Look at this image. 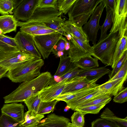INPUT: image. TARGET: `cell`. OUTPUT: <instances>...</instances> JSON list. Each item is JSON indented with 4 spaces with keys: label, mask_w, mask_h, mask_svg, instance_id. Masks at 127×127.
Masks as SVG:
<instances>
[{
    "label": "cell",
    "mask_w": 127,
    "mask_h": 127,
    "mask_svg": "<svg viewBox=\"0 0 127 127\" xmlns=\"http://www.w3.org/2000/svg\"><path fill=\"white\" fill-rule=\"evenodd\" d=\"M52 78L50 73L46 71L32 79L22 82L15 90L3 97L4 103L24 102L49 85Z\"/></svg>",
    "instance_id": "obj_1"
},
{
    "label": "cell",
    "mask_w": 127,
    "mask_h": 127,
    "mask_svg": "<svg viewBox=\"0 0 127 127\" xmlns=\"http://www.w3.org/2000/svg\"><path fill=\"white\" fill-rule=\"evenodd\" d=\"M44 64V61L41 59L25 62L9 70L5 77L14 83L29 81L39 75Z\"/></svg>",
    "instance_id": "obj_2"
},
{
    "label": "cell",
    "mask_w": 127,
    "mask_h": 127,
    "mask_svg": "<svg viewBox=\"0 0 127 127\" xmlns=\"http://www.w3.org/2000/svg\"><path fill=\"white\" fill-rule=\"evenodd\" d=\"M120 36L119 32H111L103 40L92 46V56L106 66H112L117 43Z\"/></svg>",
    "instance_id": "obj_3"
},
{
    "label": "cell",
    "mask_w": 127,
    "mask_h": 127,
    "mask_svg": "<svg viewBox=\"0 0 127 127\" xmlns=\"http://www.w3.org/2000/svg\"><path fill=\"white\" fill-rule=\"evenodd\" d=\"M62 13L58 9L52 8H37L31 18L27 21H18L17 27L44 24L60 19Z\"/></svg>",
    "instance_id": "obj_4"
},
{
    "label": "cell",
    "mask_w": 127,
    "mask_h": 127,
    "mask_svg": "<svg viewBox=\"0 0 127 127\" xmlns=\"http://www.w3.org/2000/svg\"><path fill=\"white\" fill-rule=\"evenodd\" d=\"M127 0H116L113 14L112 26L111 32H119L120 36L127 32Z\"/></svg>",
    "instance_id": "obj_5"
},
{
    "label": "cell",
    "mask_w": 127,
    "mask_h": 127,
    "mask_svg": "<svg viewBox=\"0 0 127 127\" xmlns=\"http://www.w3.org/2000/svg\"><path fill=\"white\" fill-rule=\"evenodd\" d=\"M60 32L33 36L35 46L43 59L48 58L54 46L63 36Z\"/></svg>",
    "instance_id": "obj_6"
},
{
    "label": "cell",
    "mask_w": 127,
    "mask_h": 127,
    "mask_svg": "<svg viewBox=\"0 0 127 127\" xmlns=\"http://www.w3.org/2000/svg\"><path fill=\"white\" fill-rule=\"evenodd\" d=\"M105 6L103 0H102L95 8L89 20L82 28L89 41H91L93 45L96 44L97 33L100 26L99 20Z\"/></svg>",
    "instance_id": "obj_7"
},
{
    "label": "cell",
    "mask_w": 127,
    "mask_h": 127,
    "mask_svg": "<svg viewBox=\"0 0 127 127\" xmlns=\"http://www.w3.org/2000/svg\"><path fill=\"white\" fill-rule=\"evenodd\" d=\"M35 59H37L33 55L20 50L4 51L0 50V65L9 70L22 63Z\"/></svg>",
    "instance_id": "obj_8"
},
{
    "label": "cell",
    "mask_w": 127,
    "mask_h": 127,
    "mask_svg": "<svg viewBox=\"0 0 127 127\" xmlns=\"http://www.w3.org/2000/svg\"><path fill=\"white\" fill-rule=\"evenodd\" d=\"M70 34L72 39L68 41L70 47L68 55L71 62L75 63L82 58L92 55V47L89 44Z\"/></svg>",
    "instance_id": "obj_9"
},
{
    "label": "cell",
    "mask_w": 127,
    "mask_h": 127,
    "mask_svg": "<svg viewBox=\"0 0 127 127\" xmlns=\"http://www.w3.org/2000/svg\"><path fill=\"white\" fill-rule=\"evenodd\" d=\"M14 38L22 52L33 55L37 59H41V56L35 46L33 35L20 31Z\"/></svg>",
    "instance_id": "obj_10"
},
{
    "label": "cell",
    "mask_w": 127,
    "mask_h": 127,
    "mask_svg": "<svg viewBox=\"0 0 127 127\" xmlns=\"http://www.w3.org/2000/svg\"><path fill=\"white\" fill-rule=\"evenodd\" d=\"M102 0H76L68 15L69 21L81 15L88 13L94 10Z\"/></svg>",
    "instance_id": "obj_11"
},
{
    "label": "cell",
    "mask_w": 127,
    "mask_h": 127,
    "mask_svg": "<svg viewBox=\"0 0 127 127\" xmlns=\"http://www.w3.org/2000/svg\"><path fill=\"white\" fill-rule=\"evenodd\" d=\"M38 0H23L13 13L17 20L26 21L29 20L37 8Z\"/></svg>",
    "instance_id": "obj_12"
},
{
    "label": "cell",
    "mask_w": 127,
    "mask_h": 127,
    "mask_svg": "<svg viewBox=\"0 0 127 127\" xmlns=\"http://www.w3.org/2000/svg\"><path fill=\"white\" fill-rule=\"evenodd\" d=\"M69 81L67 79L62 80L43 88L38 93L42 101L47 102L55 99L61 93Z\"/></svg>",
    "instance_id": "obj_13"
},
{
    "label": "cell",
    "mask_w": 127,
    "mask_h": 127,
    "mask_svg": "<svg viewBox=\"0 0 127 127\" xmlns=\"http://www.w3.org/2000/svg\"><path fill=\"white\" fill-rule=\"evenodd\" d=\"M99 79H90L86 76H76L68 81L59 95L74 92L96 84Z\"/></svg>",
    "instance_id": "obj_14"
},
{
    "label": "cell",
    "mask_w": 127,
    "mask_h": 127,
    "mask_svg": "<svg viewBox=\"0 0 127 127\" xmlns=\"http://www.w3.org/2000/svg\"><path fill=\"white\" fill-rule=\"evenodd\" d=\"M2 114L6 115L19 123L24 120V106L21 103H7L1 109Z\"/></svg>",
    "instance_id": "obj_15"
},
{
    "label": "cell",
    "mask_w": 127,
    "mask_h": 127,
    "mask_svg": "<svg viewBox=\"0 0 127 127\" xmlns=\"http://www.w3.org/2000/svg\"><path fill=\"white\" fill-rule=\"evenodd\" d=\"M127 78V75L121 78L108 81L99 85V88L104 94L115 96L125 88L124 86V84Z\"/></svg>",
    "instance_id": "obj_16"
},
{
    "label": "cell",
    "mask_w": 127,
    "mask_h": 127,
    "mask_svg": "<svg viewBox=\"0 0 127 127\" xmlns=\"http://www.w3.org/2000/svg\"><path fill=\"white\" fill-rule=\"evenodd\" d=\"M70 120L64 116L51 113L35 127H67Z\"/></svg>",
    "instance_id": "obj_17"
},
{
    "label": "cell",
    "mask_w": 127,
    "mask_h": 127,
    "mask_svg": "<svg viewBox=\"0 0 127 127\" xmlns=\"http://www.w3.org/2000/svg\"><path fill=\"white\" fill-rule=\"evenodd\" d=\"M64 33L66 34H71L84 42L89 44L87 37L82 28L69 20L65 21L60 25Z\"/></svg>",
    "instance_id": "obj_18"
},
{
    "label": "cell",
    "mask_w": 127,
    "mask_h": 127,
    "mask_svg": "<svg viewBox=\"0 0 127 127\" xmlns=\"http://www.w3.org/2000/svg\"><path fill=\"white\" fill-rule=\"evenodd\" d=\"M99 85L95 84L74 92L58 96L55 99L66 102L78 98L93 92Z\"/></svg>",
    "instance_id": "obj_19"
},
{
    "label": "cell",
    "mask_w": 127,
    "mask_h": 127,
    "mask_svg": "<svg viewBox=\"0 0 127 127\" xmlns=\"http://www.w3.org/2000/svg\"><path fill=\"white\" fill-rule=\"evenodd\" d=\"M127 32L123 33L117 43L113 58L111 67L113 68L127 50Z\"/></svg>",
    "instance_id": "obj_20"
},
{
    "label": "cell",
    "mask_w": 127,
    "mask_h": 127,
    "mask_svg": "<svg viewBox=\"0 0 127 127\" xmlns=\"http://www.w3.org/2000/svg\"><path fill=\"white\" fill-rule=\"evenodd\" d=\"M17 21L13 15H7L0 16V29L4 34L12 31L16 32Z\"/></svg>",
    "instance_id": "obj_21"
},
{
    "label": "cell",
    "mask_w": 127,
    "mask_h": 127,
    "mask_svg": "<svg viewBox=\"0 0 127 127\" xmlns=\"http://www.w3.org/2000/svg\"><path fill=\"white\" fill-rule=\"evenodd\" d=\"M103 94H104L99 89L98 86V88L92 92L81 98L72 100L66 102V106L70 109L75 111L76 108L81 105Z\"/></svg>",
    "instance_id": "obj_22"
},
{
    "label": "cell",
    "mask_w": 127,
    "mask_h": 127,
    "mask_svg": "<svg viewBox=\"0 0 127 127\" xmlns=\"http://www.w3.org/2000/svg\"><path fill=\"white\" fill-rule=\"evenodd\" d=\"M24 102L28 108L30 115L33 117L37 115L43 103L38 93L30 97Z\"/></svg>",
    "instance_id": "obj_23"
},
{
    "label": "cell",
    "mask_w": 127,
    "mask_h": 127,
    "mask_svg": "<svg viewBox=\"0 0 127 127\" xmlns=\"http://www.w3.org/2000/svg\"><path fill=\"white\" fill-rule=\"evenodd\" d=\"M111 71L106 66L94 68L82 69L77 76H86L91 79L99 78L107 74H109Z\"/></svg>",
    "instance_id": "obj_24"
},
{
    "label": "cell",
    "mask_w": 127,
    "mask_h": 127,
    "mask_svg": "<svg viewBox=\"0 0 127 127\" xmlns=\"http://www.w3.org/2000/svg\"><path fill=\"white\" fill-rule=\"evenodd\" d=\"M100 117L109 121L119 127H127V117L124 118L118 117L108 107L103 110Z\"/></svg>",
    "instance_id": "obj_25"
},
{
    "label": "cell",
    "mask_w": 127,
    "mask_h": 127,
    "mask_svg": "<svg viewBox=\"0 0 127 127\" xmlns=\"http://www.w3.org/2000/svg\"><path fill=\"white\" fill-rule=\"evenodd\" d=\"M60 58L59 65L54 74L59 77L76 66L74 63L70 61V58L67 55L62 56Z\"/></svg>",
    "instance_id": "obj_26"
},
{
    "label": "cell",
    "mask_w": 127,
    "mask_h": 127,
    "mask_svg": "<svg viewBox=\"0 0 127 127\" xmlns=\"http://www.w3.org/2000/svg\"><path fill=\"white\" fill-rule=\"evenodd\" d=\"M0 50L4 51L20 50L14 38L0 34Z\"/></svg>",
    "instance_id": "obj_27"
},
{
    "label": "cell",
    "mask_w": 127,
    "mask_h": 127,
    "mask_svg": "<svg viewBox=\"0 0 127 127\" xmlns=\"http://www.w3.org/2000/svg\"><path fill=\"white\" fill-rule=\"evenodd\" d=\"M106 16L103 24L100 26L101 30L100 37L98 41L104 39L107 36V32L110 27L112 23L113 12L112 10L107 6H105Z\"/></svg>",
    "instance_id": "obj_28"
},
{
    "label": "cell",
    "mask_w": 127,
    "mask_h": 127,
    "mask_svg": "<svg viewBox=\"0 0 127 127\" xmlns=\"http://www.w3.org/2000/svg\"><path fill=\"white\" fill-rule=\"evenodd\" d=\"M98 60L96 58H93L90 56L82 58L74 63L76 66L84 69L98 67L99 66Z\"/></svg>",
    "instance_id": "obj_29"
},
{
    "label": "cell",
    "mask_w": 127,
    "mask_h": 127,
    "mask_svg": "<svg viewBox=\"0 0 127 127\" xmlns=\"http://www.w3.org/2000/svg\"><path fill=\"white\" fill-rule=\"evenodd\" d=\"M44 117L43 115H37L35 117L31 116L27 111L24 114V120L20 123L19 127H35Z\"/></svg>",
    "instance_id": "obj_30"
},
{
    "label": "cell",
    "mask_w": 127,
    "mask_h": 127,
    "mask_svg": "<svg viewBox=\"0 0 127 127\" xmlns=\"http://www.w3.org/2000/svg\"><path fill=\"white\" fill-rule=\"evenodd\" d=\"M112 96L110 95L103 94L81 105L76 109L90 105H97L104 103L107 102L109 103L112 99Z\"/></svg>",
    "instance_id": "obj_31"
},
{
    "label": "cell",
    "mask_w": 127,
    "mask_h": 127,
    "mask_svg": "<svg viewBox=\"0 0 127 127\" xmlns=\"http://www.w3.org/2000/svg\"><path fill=\"white\" fill-rule=\"evenodd\" d=\"M107 102L104 103L97 105H92L78 108L75 111H79L82 112L85 115L86 114H97L105 105L108 103Z\"/></svg>",
    "instance_id": "obj_32"
},
{
    "label": "cell",
    "mask_w": 127,
    "mask_h": 127,
    "mask_svg": "<svg viewBox=\"0 0 127 127\" xmlns=\"http://www.w3.org/2000/svg\"><path fill=\"white\" fill-rule=\"evenodd\" d=\"M66 38L63 36L54 46L52 52L57 57L67 55L68 54L65 51Z\"/></svg>",
    "instance_id": "obj_33"
},
{
    "label": "cell",
    "mask_w": 127,
    "mask_h": 127,
    "mask_svg": "<svg viewBox=\"0 0 127 127\" xmlns=\"http://www.w3.org/2000/svg\"><path fill=\"white\" fill-rule=\"evenodd\" d=\"M14 9L13 0H0V14L1 15L12 14Z\"/></svg>",
    "instance_id": "obj_34"
},
{
    "label": "cell",
    "mask_w": 127,
    "mask_h": 127,
    "mask_svg": "<svg viewBox=\"0 0 127 127\" xmlns=\"http://www.w3.org/2000/svg\"><path fill=\"white\" fill-rule=\"evenodd\" d=\"M76 0H58V10L62 14H66Z\"/></svg>",
    "instance_id": "obj_35"
},
{
    "label": "cell",
    "mask_w": 127,
    "mask_h": 127,
    "mask_svg": "<svg viewBox=\"0 0 127 127\" xmlns=\"http://www.w3.org/2000/svg\"><path fill=\"white\" fill-rule=\"evenodd\" d=\"M20 123L3 114L0 116V127H20Z\"/></svg>",
    "instance_id": "obj_36"
},
{
    "label": "cell",
    "mask_w": 127,
    "mask_h": 127,
    "mask_svg": "<svg viewBox=\"0 0 127 127\" xmlns=\"http://www.w3.org/2000/svg\"><path fill=\"white\" fill-rule=\"evenodd\" d=\"M76 111L71 117L72 124L77 127H83L85 123V115L80 111Z\"/></svg>",
    "instance_id": "obj_37"
},
{
    "label": "cell",
    "mask_w": 127,
    "mask_h": 127,
    "mask_svg": "<svg viewBox=\"0 0 127 127\" xmlns=\"http://www.w3.org/2000/svg\"><path fill=\"white\" fill-rule=\"evenodd\" d=\"M59 100L55 99L50 102H43L42 105L37 115H43L48 114L52 111Z\"/></svg>",
    "instance_id": "obj_38"
},
{
    "label": "cell",
    "mask_w": 127,
    "mask_h": 127,
    "mask_svg": "<svg viewBox=\"0 0 127 127\" xmlns=\"http://www.w3.org/2000/svg\"><path fill=\"white\" fill-rule=\"evenodd\" d=\"M91 127H119L103 118H98L93 121Z\"/></svg>",
    "instance_id": "obj_39"
},
{
    "label": "cell",
    "mask_w": 127,
    "mask_h": 127,
    "mask_svg": "<svg viewBox=\"0 0 127 127\" xmlns=\"http://www.w3.org/2000/svg\"><path fill=\"white\" fill-rule=\"evenodd\" d=\"M37 8L58 9V0H38Z\"/></svg>",
    "instance_id": "obj_40"
},
{
    "label": "cell",
    "mask_w": 127,
    "mask_h": 127,
    "mask_svg": "<svg viewBox=\"0 0 127 127\" xmlns=\"http://www.w3.org/2000/svg\"><path fill=\"white\" fill-rule=\"evenodd\" d=\"M94 10L88 13L76 17L70 21L74 23L79 27L82 28V26L87 22L89 18L91 16Z\"/></svg>",
    "instance_id": "obj_41"
},
{
    "label": "cell",
    "mask_w": 127,
    "mask_h": 127,
    "mask_svg": "<svg viewBox=\"0 0 127 127\" xmlns=\"http://www.w3.org/2000/svg\"><path fill=\"white\" fill-rule=\"evenodd\" d=\"M127 60V50L126 51L124 55L118 62L112 71L109 74V80L111 79L121 69L125 62Z\"/></svg>",
    "instance_id": "obj_42"
},
{
    "label": "cell",
    "mask_w": 127,
    "mask_h": 127,
    "mask_svg": "<svg viewBox=\"0 0 127 127\" xmlns=\"http://www.w3.org/2000/svg\"><path fill=\"white\" fill-rule=\"evenodd\" d=\"M20 27V31L27 34L40 29H50L47 27L44 24L23 26Z\"/></svg>",
    "instance_id": "obj_43"
},
{
    "label": "cell",
    "mask_w": 127,
    "mask_h": 127,
    "mask_svg": "<svg viewBox=\"0 0 127 127\" xmlns=\"http://www.w3.org/2000/svg\"><path fill=\"white\" fill-rule=\"evenodd\" d=\"M82 69L76 66L60 76V78L62 80L67 79L69 80H70L77 76Z\"/></svg>",
    "instance_id": "obj_44"
},
{
    "label": "cell",
    "mask_w": 127,
    "mask_h": 127,
    "mask_svg": "<svg viewBox=\"0 0 127 127\" xmlns=\"http://www.w3.org/2000/svg\"><path fill=\"white\" fill-rule=\"evenodd\" d=\"M114 102L123 103L127 101V88H125L115 96L113 99Z\"/></svg>",
    "instance_id": "obj_45"
},
{
    "label": "cell",
    "mask_w": 127,
    "mask_h": 127,
    "mask_svg": "<svg viewBox=\"0 0 127 127\" xmlns=\"http://www.w3.org/2000/svg\"><path fill=\"white\" fill-rule=\"evenodd\" d=\"M127 75V60L124 63L121 69L111 79L108 80L111 81L122 78Z\"/></svg>",
    "instance_id": "obj_46"
},
{
    "label": "cell",
    "mask_w": 127,
    "mask_h": 127,
    "mask_svg": "<svg viewBox=\"0 0 127 127\" xmlns=\"http://www.w3.org/2000/svg\"><path fill=\"white\" fill-rule=\"evenodd\" d=\"M58 32H59L51 29H44L32 32L28 34L35 36L45 35Z\"/></svg>",
    "instance_id": "obj_47"
},
{
    "label": "cell",
    "mask_w": 127,
    "mask_h": 127,
    "mask_svg": "<svg viewBox=\"0 0 127 127\" xmlns=\"http://www.w3.org/2000/svg\"><path fill=\"white\" fill-rule=\"evenodd\" d=\"M105 6L108 7L114 13L116 6V0H103Z\"/></svg>",
    "instance_id": "obj_48"
},
{
    "label": "cell",
    "mask_w": 127,
    "mask_h": 127,
    "mask_svg": "<svg viewBox=\"0 0 127 127\" xmlns=\"http://www.w3.org/2000/svg\"><path fill=\"white\" fill-rule=\"evenodd\" d=\"M9 70L0 65V79L4 77L5 76L6 74Z\"/></svg>",
    "instance_id": "obj_49"
},
{
    "label": "cell",
    "mask_w": 127,
    "mask_h": 127,
    "mask_svg": "<svg viewBox=\"0 0 127 127\" xmlns=\"http://www.w3.org/2000/svg\"><path fill=\"white\" fill-rule=\"evenodd\" d=\"M23 0H13L14 9L16 8L18 6L22 1Z\"/></svg>",
    "instance_id": "obj_50"
},
{
    "label": "cell",
    "mask_w": 127,
    "mask_h": 127,
    "mask_svg": "<svg viewBox=\"0 0 127 127\" xmlns=\"http://www.w3.org/2000/svg\"><path fill=\"white\" fill-rule=\"evenodd\" d=\"M67 127H77L73 125L72 123H69Z\"/></svg>",
    "instance_id": "obj_51"
},
{
    "label": "cell",
    "mask_w": 127,
    "mask_h": 127,
    "mask_svg": "<svg viewBox=\"0 0 127 127\" xmlns=\"http://www.w3.org/2000/svg\"><path fill=\"white\" fill-rule=\"evenodd\" d=\"M3 34L1 30L0 29V34Z\"/></svg>",
    "instance_id": "obj_52"
}]
</instances>
